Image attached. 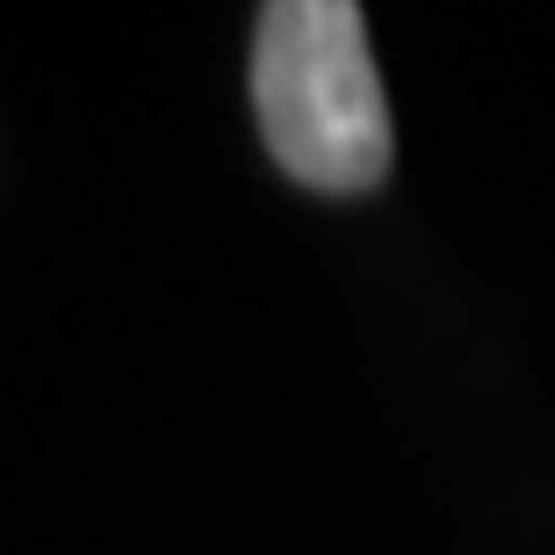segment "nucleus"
I'll return each mask as SVG.
<instances>
[{
  "label": "nucleus",
  "instance_id": "nucleus-1",
  "mask_svg": "<svg viewBox=\"0 0 555 555\" xmlns=\"http://www.w3.org/2000/svg\"><path fill=\"white\" fill-rule=\"evenodd\" d=\"M253 116L274 166L310 195H369L390 173V102L369 22L347 0H274L253 37Z\"/></svg>",
  "mask_w": 555,
  "mask_h": 555
}]
</instances>
